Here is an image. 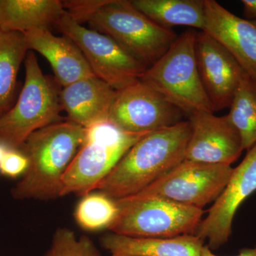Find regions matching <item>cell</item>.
<instances>
[{
	"instance_id": "6da1fadb",
	"label": "cell",
	"mask_w": 256,
	"mask_h": 256,
	"mask_svg": "<svg viewBox=\"0 0 256 256\" xmlns=\"http://www.w3.org/2000/svg\"><path fill=\"white\" fill-rule=\"evenodd\" d=\"M190 134L188 120L148 133L126 152L96 190L114 201L139 193L182 162Z\"/></svg>"
},
{
	"instance_id": "7a4b0ae2",
	"label": "cell",
	"mask_w": 256,
	"mask_h": 256,
	"mask_svg": "<svg viewBox=\"0 0 256 256\" xmlns=\"http://www.w3.org/2000/svg\"><path fill=\"white\" fill-rule=\"evenodd\" d=\"M86 136V128L69 120L55 122L32 133L21 148L28 156V166L12 190L15 200L62 197L64 175Z\"/></svg>"
},
{
	"instance_id": "3957f363",
	"label": "cell",
	"mask_w": 256,
	"mask_h": 256,
	"mask_svg": "<svg viewBox=\"0 0 256 256\" xmlns=\"http://www.w3.org/2000/svg\"><path fill=\"white\" fill-rule=\"evenodd\" d=\"M24 64V84L18 100L0 116V141L12 149H21L32 133L60 122L63 110L60 86L43 74L33 52H28Z\"/></svg>"
},
{
	"instance_id": "277c9868",
	"label": "cell",
	"mask_w": 256,
	"mask_h": 256,
	"mask_svg": "<svg viewBox=\"0 0 256 256\" xmlns=\"http://www.w3.org/2000/svg\"><path fill=\"white\" fill-rule=\"evenodd\" d=\"M196 34L194 30L184 32L139 79L188 116L200 111L214 112L197 68Z\"/></svg>"
},
{
	"instance_id": "5b68a950",
	"label": "cell",
	"mask_w": 256,
	"mask_h": 256,
	"mask_svg": "<svg viewBox=\"0 0 256 256\" xmlns=\"http://www.w3.org/2000/svg\"><path fill=\"white\" fill-rule=\"evenodd\" d=\"M88 22L94 30L110 36L148 68L178 38L174 32L153 22L127 0H108Z\"/></svg>"
},
{
	"instance_id": "8992f818",
	"label": "cell",
	"mask_w": 256,
	"mask_h": 256,
	"mask_svg": "<svg viewBox=\"0 0 256 256\" xmlns=\"http://www.w3.org/2000/svg\"><path fill=\"white\" fill-rule=\"evenodd\" d=\"M118 213L108 229L140 238H174L194 235L203 210L160 198L126 197L116 201Z\"/></svg>"
},
{
	"instance_id": "52a82bcc",
	"label": "cell",
	"mask_w": 256,
	"mask_h": 256,
	"mask_svg": "<svg viewBox=\"0 0 256 256\" xmlns=\"http://www.w3.org/2000/svg\"><path fill=\"white\" fill-rule=\"evenodd\" d=\"M146 134L122 133L108 122L88 128L84 144L64 175L62 197L70 194L84 196L96 190L121 158Z\"/></svg>"
},
{
	"instance_id": "ba28073f",
	"label": "cell",
	"mask_w": 256,
	"mask_h": 256,
	"mask_svg": "<svg viewBox=\"0 0 256 256\" xmlns=\"http://www.w3.org/2000/svg\"><path fill=\"white\" fill-rule=\"evenodd\" d=\"M56 25L78 46L95 76L117 92L138 82L148 68L110 36L82 26L66 12Z\"/></svg>"
},
{
	"instance_id": "9c48e42d",
	"label": "cell",
	"mask_w": 256,
	"mask_h": 256,
	"mask_svg": "<svg viewBox=\"0 0 256 256\" xmlns=\"http://www.w3.org/2000/svg\"><path fill=\"white\" fill-rule=\"evenodd\" d=\"M234 168L232 165L186 161L178 164L133 198H160L203 210L220 197Z\"/></svg>"
},
{
	"instance_id": "30bf717a",
	"label": "cell",
	"mask_w": 256,
	"mask_h": 256,
	"mask_svg": "<svg viewBox=\"0 0 256 256\" xmlns=\"http://www.w3.org/2000/svg\"><path fill=\"white\" fill-rule=\"evenodd\" d=\"M182 111L140 80L117 92L108 124L126 134H146L182 121Z\"/></svg>"
},
{
	"instance_id": "8fae6325",
	"label": "cell",
	"mask_w": 256,
	"mask_h": 256,
	"mask_svg": "<svg viewBox=\"0 0 256 256\" xmlns=\"http://www.w3.org/2000/svg\"><path fill=\"white\" fill-rule=\"evenodd\" d=\"M256 192V144L247 150L242 162L234 168L228 184L194 235L208 240L210 250L220 248L232 236L234 217L239 207Z\"/></svg>"
},
{
	"instance_id": "7c38bea8",
	"label": "cell",
	"mask_w": 256,
	"mask_h": 256,
	"mask_svg": "<svg viewBox=\"0 0 256 256\" xmlns=\"http://www.w3.org/2000/svg\"><path fill=\"white\" fill-rule=\"evenodd\" d=\"M195 55L202 86L214 112L229 108L246 74L228 50L206 32H197Z\"/></svg>"
},
{
	"instance_id": "4fadbf2b",
	"label": "cell",
	"mask_w": 256,
	"mask_h": 256,
	"mask_svg": "<svg viewBox=\"0 0 256 256\" xmlns=\"http://www.w3.org/2000/svg\"><path fill=\"white\" fill-rule=\"evenodd\" d=\"M191 134L186 161L232 165L244 151L242 137L228 114L200 111L188 118Z\"/></svg>"
},
{
	"instance_id": "5bb4252c",
	"label": "cell",
	"mask_w": 256,
	"mask_h": 256,
	"mask_svg": "<svg viewBox=\"0 0 256 256\" xmlns=\"http://www.w3.org/2000/svg\"><path fill=\"white\" fill-rule=\"evenodd\" d=\"M204 32L235 58L256 80V20L239 18L214 0H205Z\"/></svg>"
},
{
	"instance_id": "9a60e30c",
	"label": "cell",
	"mask_w": 256,
	"mask_h": 256,
	"mask_svg": "<svg viewBox=\"0 0 256 256\" xmlns=\"http://www.w3.org/2000/svg\"><path fill=\"white\" fill-rule=\"evenodd\" d=\"M117 90L96 76L82 79L60 90L62 110L68 120L88 129L108 122Z\"/></svg>"
},
{
	"instance_id": "2e32d148",
	"label": "cell",
	"mask_w": 256,
	"mask_h": 256,
	"mask_svg": "<svg viewBox=\"0 0 256 256\" xmlns=\"http://www.w3.org/2000/svg\"><path fill=\"white\" fill-rule=\"evenodd\" d=\"M24 35L28 50L38 52L50 62L60 87L95 76L82 50L68 37L55 36L50 30H32Z\"/></svg>"
},
{
	"instance_id": "e0dca14e",
	"label": "cell",
	"mask_w": 256,
	"mask_h": 256,
	"mask_svg": "<svg viewBox=\"0 0 256 256\" xmlns=\"http://www.w3.org/2000/svg\"><path fill=\"white\" fill-rule=\"evenodd\" d=\"M204 240L195 235L174 238H140L109 233L100 244L110 256H201Z\"/></svg>"
},
{
	"instance_id": "ac0fdd59",
	"label": "cell",
	"mask_w": 256,
	"mask_h": 256,
	"mask_svg": "<svg viewBox=\"0 0 256 256\" xmlns=\"http://www.w3.org/2000/svg\"><path fill=\"white\" fill-rule=\"evenodd\" d=\"M65 13L60 0H0V31L50 30Z\"/></svg>"
},
{
	"instance_id": "d6986e66",
	"label": "cell",
	"mask_w": 256,
	"mask_h": 256,
	"mask_svg": "<svg viewBox=\"0 0 256 256\" xmlns=\"http://www.w3.org/2000/svg\"><path fill=\"white\" fill-rule=\"evenodd\" d=\"M131 3L162 28L184 26L200 31L204 28L205 0H132Z\"/></svg>"
},
{
	"instance_id": "ffe728a7",
	"label": "cell",
	"mask_w": 256,
	"mask_h": 256,
	"mask_svg": "<svg viewBox=\"0 0 256 256\" xmlns=\"http://www.w3.org/2000/svg\"><path fill=\"white\" fill-rule=\"evenodd\" d=\"M28 50L24 34L0 31V116L10 109L18 70Z\"/></svg>"
},
{
	"instance_id": "44dd1931",
	"label": "cell",
	"mask_w": 256,
	"mask_h": 256,
	"mask_svg": "<svg viewBox=\"0 0 256 256\" xmlns=\"http://www.w3.org/2000/svg\"><path fill=\"white\" fill-rule=\"evenodd\" d=\"M228 116L242 137L244 150L256 144V80L245 75L240 80Z\"/></svg>"
},
{
	"instance_id": "7402d4cb",
	"label": "cell",
	"mask_w": 256,
	"mask_h": 256,
	"mask_svg": "<svg viewBox=\"0 0 256 256\" xmlns=\"http://www.w3.org/2000/svg\"><path fill=\"white\" fill-rule=\"evenodd\" d=\"M118 208L114 200L104 194H88L79 202L75 218L82 228L90 232L108 228L116 220Z\"/></svg>"
},
{
	"instance_id": "603a6c76",
	"label": "cell",
	"mask_w": 256,
	"mask_h": 256,
	"mask_svg": "<svg viewBox=\"0 0 256 256\" xmlns=\"http://www.w3.org/2000/svg\"><path fill=\"white\" fill-rule=\"evenodd\" d=\"M45 256H102L86 236L78 238L73 230L60 228L56 230L50 250Z\"/></svg>"
},
{
	"instance_id": "cb8c5ba5",
	"label": "cell",
	"mask_w": 256,
	"mask_h": 256,
	"mask_svg": "<svg viewBox=\"0 0 256 256\" xmlns=\"http://www.w3.org/2000/svg\"><path fill=\"white\" fill-rule=\"evenodd\" d=\"M108 0H70L62 1L66 12L74 21L82 24L90 21L101 6Z\"/></svg>"
},
{
	"instance_id": "d4e9b609",
	"label": "cell",
	"mask_w": 256,
	"mask_h": 256,
	"mask_svg": "<svg viewBox=\"0 0 256 256\" xmlns=\"http://www.w3.org/2000/svg\"><path fill=\"white\" fill-rule=\"evenodd\" d=\"M28 156L21 149L10 148L0 164V174L10 178L22 176L28 170Z\"/></svg>"
},
{
	"instance_id": "484cf974",
	"label": "cell",
	"mask_w": 256,
	"mask_h": 256,
	"mask_svg": "<svg viewBox=\"0 0 256 256\" xmlns=\"http://www.w3.org/2000/svg\"><path fill=\"white\" fill-rule=\"evenodd\" d=\"M201 256H218L215 255L210 250L208 245L204 246L202 248ZM234 256H256V245L252 248H244L240 249L238 255Z\"/></svg>"
},
{
	"instance_id": "4316f807",
	"label": "cell",
	"mask_w": 256,
	"mask_h": 256,
	"mask_svg": "<svg viewBox=\"0 0 256 256\" xmlns=\"http://www.w3.org/2000/svg\"><path fill=\"white\" fill-rule=\"evenodd\" d=\"M242 3L246 20H256V0H242Z\"/></svg>"
},
{
	"instance_id": "83f0119b",
	"label": "cell",
	"mask_w": 256,
	"mask_h": 256,
	"mask_svg": "<svg viewBox=\"0 0 256 256\" xmlns=\"http://www.w3.org/2000/svg\"><path fill=\"white\" fill-rule=\"evenodd\" d=\"M10 149V148L9 146L0 141V164H1L5 154H6V153L8 152Z\"/></svg>"
}]
</instances>
